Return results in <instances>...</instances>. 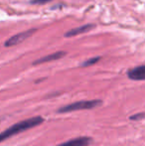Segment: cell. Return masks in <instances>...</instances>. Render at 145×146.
I'll return each mask as SVG.
<instances>
[{"mask_svg":"<svg viewBox=\"0 0 145 146\" xmlns=\"http://www.w3.org/2000/svg\"><path fill=\"white\" fill-rule=\"evenodd\" d=\"M43 122H44V118L42 116H35L32 117V118H28L25 119V120L19 121V122L8 127L3 132H1V134H0V141H4L5 139L9 138V137L13 136V135L19 134V133L23 132V131H26L30 128L38 126V125H40Z\"/></svg>","mask_w":145,"mask_h":146,"instance_id":"6da1fadb","label":"cell"},{"mask_svg":"<svg viewBox=\"0 0 145 146\" xmlns=\"http://www.w3.org/2000/svg\"><path fill=\"white\" fill-rule=\"evenodd\" d=\"M103 104V100H79L73 104H67L62 106L58 110L59 113H65V112H72L77 110H93Z\"/></svg>","mask_w":145,"mask_h":146,"instance_id":"7a4b0ae2","label":"cell"},{"mask_svg":"<svg viewBox=\"0 0 145 146\" xmlns=\"http://www.w3.org/2000/svg\"><path fill=\"white\" fill-rule=\"evenodd\" d=\"M36 29H30V30H27V31H24V32H21V33H18V34L14 35L12 36L11 38H9L8 40H6V42L4 43V46L5 47H13V46H16L18 44H21L22 42L28 39L29 37H31L34 33L36 32Z\"/></svg>","mask_w":145,"mask_h":146,"instance_id":"3957f363","label":"cell"},{"mask_svg":"<svg viewBox=\"0 0 145 146\" xmlns=\"http://www.w3.org/2000/svg\"><path fill=\"white\" fill-rule=\"evenodd\" d=\"M127 77L132 81H145V65L130 69L127 72Z\"/></svg>","mask_w":145,"mask_h":146,"instance_id":"277c9868","label":"cell"},{"mask_svg":"<svg viewBox=\"0 0 145 146\" xmlns=\"http://www.w3.org/2000/svg\"><path fill=\"white\" fill-rule=\"evenodd\" d=\"M91 142H93V138H91V137L81 136L73 139H70V140L66 141L64 143H61V144L57 146H89Z\"/></svg>","mask_w":145,"mask_h":146,"instance_id":"5b68a950","label":"cell"},{"mask_svg":"<svg viewBox=\"0 0 145 146\" xmlns=\"http://www.w3.org/2000/svg\"><path fill=\"white\" fill-rule=\"evenodd\" d=\"M95 27V24H85V25H81V26H79V27L73 28L72 30H69L68 32L65 34V37H73L79 34L87 33L91 30H93Z\"/></svg>","mask_w":145,"mask_h":146,"instance_id":"8992f818","label":"cell"},{"mask_svg":"<svg viewBox=\"0 0 145 146\" xmlns=\"http://www.w3.org/2000/svg\"><path fill=\"white\" fill-rule=\"evenodd\" d=\"M67 53L66 52H63V51H60V52H56V53H53V54H50L48 56H45L41 59L36 60L35 62H33V65H40V64L43 63H47V62H52V61H56V60H59L61 58H63L64 56H66Z\"/></svg>","mask_w":145,"mask_h":146,"instance_id":"52a82bcc","label":"cell"},{"mask_svg":"<svg viewBox=\"0 0 145 146\" xmlns=\"http://www.w3.org/2000/svg\"><path fill=\"white\" fill-rule=\"evenodd\" d=\"M101 59V57H99V56L93 57V58H91L83 62L81 65V67H89V66H93V65H95V64H97Z\"/></svg>","mask_w":145,"mask_h":146,"instance_id":"ba28073f","label":"cell"},{"mask_svg":"<svg viewBox=\"0 0 145 146\" xmlns=\"http://www.w3.org/2000/svg\"><path fill=\"white\" fill-rule=\"evenodd\" d=\"M145 117V112H140V113L133 114L129 117L130 120H140V119H143Z\"/></svg>","mask_w":145,"mask_h":146,"instance_id":"9c48e42d","label":"cell"},{"mask_svg":"<svg viewBox=\"0 0 145 146\" xmlns=\"http://www.w3.org/2000/svg\"><path fill=\"white\" fill-rule=\"evenodd\" d=\"M50 1H52V0H31L30 3L31 4H46Z\"/></svg>","mask_w":145,"mask_h":146,"instance_id":"30bf717a","label":"cell"}]
</instances>
